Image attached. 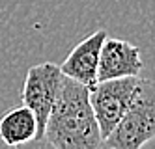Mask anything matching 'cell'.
<instances>
[{"instance_id": "7", "label": "cell", "mask_w": 155, "mask_h": 149, "mask_svg": "<svg viewBox=\"0 0 155 149\" xmlns=\"http://www.w3.org/2000/svg\"><path fill=\"white\" fill-rule=\"evenodd\" d=\"M38 121L28 106H17L0 118V140L6 145H23L36 138Z\"/></svg>"}, {"instance_id": "1", "label": "cell", "mask_w": 155, "mask_h": 149, "mask_svg": "<svg viewBox=\"0 0 155 149\" xmlns=\"http://www.w3.org/2000/svg\"><path fill=\"white\" fill-rule=\"evenodd\" d=\"M41 140L54 149L101 147L103 138L90 106V88L69 76H62Z\"/></svg>"}, {"instance_id": "4", "label": "cell", "mask_w": 155, "mask_h": 149, "mask_svg": "<svg viewBox=\"0 0 155 149\" xmlns=\"http://www.w3.org/2000/svg\"><path fill=\"white\" fill-rule=\"evenodd\" d=\"M62 71L60 65L52 62H43L34 67H30L26 78H25V88H23V105L28 106L36 116L38 121V134L36 142H41L43 138V129L45 121L49 118V112L56 101L60 82H62Z\"/></svg>"}, {"instance_id": "2", "label": "cell", "mask_w": 155, "mask_h": 149, "mask_svg": "<svg viewBox=\"0 0 155 149\" xmlns=\"http://www.w3.org/2000/svg\"><path fill=\"white\" fill-rule=\"evenodd\" d=\"M155 136V84L151 78H138L127 110L101 147L140 149Z\"/></svg>"}, {"instance_id": "5", "label": "cell", "mask_w": 155, "mask_h": 149, "mask_svg": "<svg viewBox=\"0 0 155 149\" xmlns=\"http://www.w3.org/2000/svg\"><path fill=\"white\" fill-rule=\"evenodd\" d=\"M142 71L140 49L124 39L105 37L97 62V80L137 76Z\"/></svg>"}, {"instance_id": "3", "label": "cell", "mask_w": 155, "mask_h": 149, "mask_svg": "<svg viewBox=\"0 0 155 149\" xmlns=\"http://www.w3.org/2000/svg\"><path fill=\"white\" fill-rule=\"evenodd\" d=\"M138 78L140 76L137 75V76L97 80L90 88V106L103 140L114 131L124 112L127 110L131 97L137 89Z\"/></svg>"}, {"instance_id": "6", "label": "cell", "mask_w": 155, "mask_h": 149, "mask_svg": "<svg viewBox=\"0 0 155 149\" xmlns=\"http://www.w3.org/2000/svg\"><path fill=\"white\" fill-rule=\"evenodd\" d=\"M107 36H108L107 30H95L79 45H75V49L68 54V58L60 65L62 75L84 84L86 88H92L97 82L99 50H101V45Z\"/></svg>"}]
</instances>
